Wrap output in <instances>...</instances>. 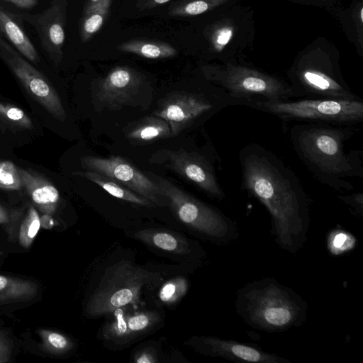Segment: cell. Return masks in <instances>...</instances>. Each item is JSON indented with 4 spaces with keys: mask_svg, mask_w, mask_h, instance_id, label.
Returning <instances> with one entry per match:
<instances>
[{
    "mask_svg": "<svg viewBox=\"0 0 363 363\" xmlns=\"http://www.w3.org/2000/svg\"><path fill=\"white\" fill-rule=\"evenodd\" d=\"M80 163L84 169L99 172L113 179L147 199L155 206L167 204L157 184L146 174L121 157L85 156L80 159Z\"/></svg>",
    "mask_w": 363,
    "mask_h": 363,
    "instance_id": "obj_11",
    "label": "cell"
},
{
    "mask_svg": "<svg viewBox=\"0 0 363 363\" xmlns=\"http://www.w3.org/2000/svg\"><path fill=\"white\" fill-rule=\"evenodd\" d=\"M113 318L104 324L101 337L116 346H123L150 333L161 321L155 311L126 312L120 308L114 311Z\"/></svg>",
    "mask_w": 363,
    "mask_h": 363,
    "instance_id": "obj_15",
    "label": "cell"
},
{
    "mask_svg": "<svg viewBox=\"0 0 363 363\" xmlns=\"http://www.w3.org/2000/svg\"><path fill=\"white\" fill-rule=\"evenodd\" d=\"M130 140L137 143H147L171 136V130L167 123L157 116L143 118L126 132Z\"/></svg>",
    "mask_w": 363,
    "mask_h": 363,
    "instance_id": "obj_23",
    "label": "cell"
},
{
    "mask_svg": "<svg viewBox=\"0 0 363 363\" xmlns=\"http://www.w3.org/2000/svg\"><path fill=\"white\" fill-rule=\"evenodd\" d=\"M233 106L245 105L216 85L212 91L172 93L162 99L154 113L167 123L173 137L196 120Z\"/></svg>",
    "mask_w": 363,
    "mask_h": 363,
    "instance_id": "obj_8",
    "label": "cell"
},
{
    "mask_svg": "<svg viewBox=\"0 0 363 363\" xmlns=\"http://www.w3.org/2000/svg\"><path fill=\"white\" fill-rule=\"evenodd\" d=\"M135 238L152 247L172 253L184 255L190 252L189 244L184 238L168 230L143 229L136 232Z\"/></svg>",
    "mask_w": 363,
    "mask_h": 363,
    "instance_id": "obj_21",
    "label": "cell"
},
{
    "mask_svg": "<svg viewBox=\"0 0 363 363\" xmlns=\"http://www.w3.org/2000/svg\"><path fill=\"white\" fill-rule=\"evenodd\" d=\"M10 216L2 206L0 205V224H4L9 222Z\"/></svg>",
    "mask_w": 363,
    "mask_h": 363,
    "instance_id": "obj_39",
    "label": "cell"
},
{
    "mask_svg": "<svg viewBox=\"0 0 363 363\" xmlns=\"http://www.w3.org/2000/svg\"><path fill=\"white\" fill-rule=\"evenodd\" d=\"M201 70L206 80L247 107L255 101L292 99L288 82L255 68L227 62L222 66H204Z\"/></svg>",
    "mask_w": 363,
    "mask_h": 363,
    "instance_id": "obj_6",
    "label": "cell"
},
{
    "mask_svg": "<svg viewBox=\"0 0 363 363\" xmlns=\"http://www.w3.org/2000/svg\"><path fill=\"white\" fill-rule=\"evenodd\" d=\"M21 187L18 167L11 161H0V189L18 190Z\"/></svg>",
    "mask_w": 363,
    "mask_h": 363,
    "instance_id": "obj_31",
    "label": "cell"
},
{
    "mask_svg": "<svg viewBox=\"0 0 363 363\" xmlns=\"http://www.w3.org/2000/svg\"><path fill=\"white\" fill-rule=\"evenodd\" d=\"M233 29L229 26L214 28L209 35V40L215 52H220L233 36Z\"/></svg>",
    "mask_w": 363,
    "mask_h": 363,
    "instance_id": "obj_32",
    "label": "cell"
},
{
    "mask_svg": "<svg viewBox=\"0 0 363 363\" xmlns=\"http://www.w3.org/2000/svg\"><path fill=\"white\" fill-rule=\"evenodd\" d=\"M290 81L292 99L352 100L359 98L330 65L299 62L291 73Z\"/></svg>",
    "mask_w": 363,
    "mask_h": 363,
    "instance_id": "obj_10",
    "label": "cell"
},
{
    "mask_svg": "<svg viewBox=\"0 0 363 363\" xmlns=\"http://www.w3.org/2000/svg\"><path fill=\"white\" fill-rule=\"evenodd\" d=\"M189 284L184 277L174 278L160 288L158 298L160 302L166 305H172L178 302L186 293Z\"/></svg>",
    "mask_w": 363,
    "mask_h": 363,
    "instance_id": "obj_28",
    "label": "cell"
},
{
    "mask_svg": "<svg viewBox=\"0 0 363 363\" xmlns=\"http://www.w3.org/2000/svg\"><path fill=\"white\" fill-rule=\"evenodd\" d=\"M40 226L45 229H50L55 225V221L52 217V215L43 213V215L40 217Z\"/></svg>",
    "mask_w": 363,
    "mask_h": 363,
    "instance_id": "obj_38",
    "label": "cell"
},
{
    "mask_svg": "<svg viewBox=\"0 0 363 363\" xmlns=\"http://www.w3.org/2000/svg\"><path fill=\"white\" fill-rule=\"evenodd\" d=\"M251 108L285 122L300 121L357 125L363 121V101L330 98H297L255 101Z\"/></svg>",
    "mask_w": 363,
    "mask_h": 363,
    "instance_id": "obj_5",
    "label": "cell"
},
{
    "mask_svg": "<svg viewBox=\"0 0 363 363\" xmlns=\"http://www.w3.org/2000/svg\"><path fill=\"white\" fill-rule=\"evenodd\" d=\"M22 186L43 213L53 215L60 201L57 189L48 179L31 169L18 167Z\"/></svg>",
    "mask_w": 363,
    "mask_h": 363,
    "instance_id": "obj_17",
    "label": "cell"
},
{
    "mask_svg": "<svg viewBox=\"0 0 363 363\" xmlns=\"http://www.w3.org/2000/svg\"><path fill=\"white\" fill-rule=\"evenodd\" d=\"M116 49L123 52L154 60L169 58L177 54V49L172 45L148 38L132 39L118 45Z\"/></svg>",
    "mask_w": 363,
    "mask_h": 363,
    "instance_id": "obj_22",
    "label": "cell"
},
{
    "mask_svg": "<svg viewBox=\"0 0 363 363\" xmlns=\"http://www.w3.org/2000/svg\"><path fill=\"white\" fill-rule=\"evenodd\" d=\"M67 5V0H52L41 13H19L22 19L34 28L43 49L55 66L63 58Z\"/></svg>",
    "mask_w": 363,
    "mask_h": 363,
    "instance_id": "obj_13",
    "label": "cell"
},
{
    "mask_svg": "<svg viewBox=\"0 0 363 363\" xmlns=\"http://www.w3.org/2000/svg\"><path fill=\"white\" fill-rule=\"evenodd\" d=\"M198 352L235 362L291 363L289 359L263 350L257 345L213 336H194L189 340Z\"/></svg>",
    "mask_w": 363,
    "mask_h": 363,
    "instance_id": "obj_14",
    "label": "cell"
},
{
    "mask_svg": "<svg viewBox=\"0 0 363 363\" xmlns=\"http://www.w3.org/2000/svg\"><path fill=\"white\" fill-rule=\"evenodd\" d=\"M113 0H86L79 21L81 41H89L98 33L109 15Z\"/></svg>",
    "mask_w": 363,
    "mask_h": 363,
    "instance_id": "obj_19",
    "label": "cell"
},
{
    "mask_svg": "<svg viewBox=\"0 0 363 363\" xmlns=\"http://www.w3.org/2000/svg\"><path fill=\"white\" fill-rule=\"evenodd\" d=\"M355 245L354 237L341 228L334 229L328 236V250L335 256L351 250Z\"/></svg>",
    "mask_w": 363,
    "mask_h": 363,
    "instance_id": "obj_29",
    "label": "cell"
},
{
    "mask_svg": "<svg viewBox=\"0 0 363 363\" xmlns=\"http://www.w3.org/2000/svg\"><path fill=\"white\" fill-rule=\"evenodd\" d=\"M133 362L136 363H157L160 360L155 348L145 347L136 351L133 356Z\"/></svg>",
    "mask_w": 363,
    "mask_h": 363,
    "instance_id": "obj_34",
    "label": "cell"
},
{
    "mask_svg": "<svg viewBox=\"0 0 363 363\" xmlns=\"http://www.w3.org/2000/svg\"><path fill=\"white\" fill-rule=\"evenodd\" d=\"M241 186L267 210L272 234L282 250L296 255L303 246L311 222V199L296 174L275 153L257 143L238 153Z\"/></svg>",
    "mask_w": 363,
    "mask_h": 363,
    "instance_id": "obj_1",
    "label": "cell"
},
{
    "mask_svg": "<svg viewBox=\"0 0 363 363\" xmlns=\"http://www.w3.org/2000/svg\"><path fill=\"white\" fill-rule=\"evenodd\" d=\"M11 345L10 340L0 331V363L10 361Z\"/></svg>",
    "mask_w": 363,
    "mask_h": 363,
    "instance_id": "obj_35",
    "label": "cell"
},
{
    "mask_svg": "<svg viewBox=\"0 0 363 363\" xmlns=\"http://www.w3.org/2000/svg\"><path fill=\"white\" fill-rule=\"evenodd\" d=\"M147 175L157 184L166 203L187 227L219 245H229L238 239L237 223L222 211L189 195L164 177L152 172Z\"/></svg>",
    "mask_w": 363,
    "mask_h": 363,
    "instance_id": "obj_4",
    "label": "cell"
},
{
    "mask_svg": "<svg viewBox=\"0 0 363 363\" xmlns=\"http://www.w3.org/2000/svg\"><path fill=\"white\" fill-rule=\"evenodd\" d=\"M289 122L286 133L291 145L311 175L337 191L353 190L350 179L363 177V152H347L345 145L357 125Z\"/></svg>",
    "mask_w": 363,
    "mask_h": 363,
    "instance_id": "obj_2",
    "label": "cell"
},
{
    "mask_svg": "<svg viewBox=\"0 0 363 363\" xmlns=\"http://www.w3.org/2000/svg\"><path fill=\"white\" fill-rule=\"evenodd\" d=\"M172 0H138L135 7L139 11L151 9L162 4H164Z\"/></svg>",
    "mask_w": 363,
    "mask_h": 363,
    "instance_id": "obj_36",
    "label": "cell"
},
{
    "mask_svg": "<svg viewBox=\"0 0 363 363\" xmlns=\"http://www.w3.org/2000/svg\"><path fill=\"white\" fill-rule=\"evenodd\" d=\"M0 58L40 105L56 119L65 121L63 104L50 82L1 35Z\"/></svg>",
    "mask_w": 363,
    "mask_h": 363,
    "instance_id": "obj_9",
    "label": "cell"
},
{
    "mask_svg": "<svg viewBox=\"0 0 363 363\" xmlns=\"http://www.w3.org/2000/svg\"><path fill=\"white\" fill-rule=\"evenodd\" d=\"M40 227L38 213L35 208L30 206L20 225L18 233L20 245L25 248L30 247Z\"/></svg>",
    "mask_w": 363,
    "mask_h": 363,
    "instance_id": "obj_26",
    "label": "cell"
},
{
    "mask_svg": "<svg viewBox=\"0 0 363 363\" xmlns=\"http://www.w3.org/2000/svg\"><path fill=\"white\" fill-rule=\"evenodd\" d=\"M72 174L95 183L109 194L119 199L147 208L155 207V206L147 199L132 191L113 179L99 172L91 170L76 171L73 172Z\"/></svg>",
    "mask_w": 363,
    "mask_h": 363,
    "instance_id": "obj_20",
    "label": "cell"
},
{
    "mask_svg": "<svg viewBox=\"0 0 363 363\" xmlns=\"http://www.w3.org/2000/svg\"><path fill=\"white\" fill-rule=\"evenodd\" d=\"M337 198L347 205L356 216H363V194L356 192L350 194H337Z\"/></svg>",
    "mask_w": 363,
    "mask_h": 363,
    "instance_id": "obj_33",
    "label": "cell"
},
{
    "mask_svg": "<svg viewBox=\"0 0 363 363\" xmlns=\"http://www.w3.org/2000/svg\"><path fill=\"white\" fill-rule=\"evenodd\" d=\"M21 9H30L35 7L38 3V0H3Z\"/></svg>",
    "mask_w": 363,
    "mask_h": 363,
    "instance_id": "obj_37",
    "label": "cell"
},
{
    "mask_svg": "<svg viewBox=\"0 0 363 363\" xmlns=\"http://www.w3.org/2000/svg\"><path fill=\"white\" fill-rule=\"evenodd\" d=\"M38 333L42 339L43 347L51 354H65L73 347L72 340L63 334L46 329L39 330Z\"/></svg>",
    "mask_w": 363,
    "mask_h": 363,
    "instance_id": "obj_27",
    "label": "cell"
},
{
    "mask_svg": "<svg viewBox=\"0 0 363 363\" xmlns=\"http://www.w3.org/2000/svg\"><path fill=\"white\" fill-rule=\"evenodd\" d=\"M144 83V76L128 66H116L97 85L96 97L105 107L120 109L129 104Z\"/></svg>",
    "mask_w": 363,
    "mask_h": 363,
    "instance_id": "obj_16",
    "label": "cell"
},
{
    "mask_svg": "<svg viewBox=\"0 0 363 363\" xmlns=\"http://www.w3.org/2000/svg\"><path fill=\"white\" fill-rule=\"evenodd\" d=\"M0 118L6 122L23 129H31L33 123L30 117L21 108L0 102Z\"/></svg>",
    "mask_w": 363,
    "mask_h": 363,
    "instance_id": "obj_30",
    "label": "cell"
},
{
    "mask_svg": "<svg viewBox=\"0 0 363 363\" xmlns=\"http://www.w3.org/2000/svg\"><path fill=\"white\" fill-rule=\"evenodd\" d=\"M38 291L33 281L0 275V303L27 301L35 296Z\"/></svg>",
    "mask_w": 363,
    "mask_h": 363,
    "instance_id": "obj_24",
    "label": "cell"
},
{
    "mask_svg": "<svg viewBox=\"0 0 363 363\" xmlns=\"http://www.w3.org/2000/svg\"><path fill=\"white\" fill-rule=\"evenodd\" d=\"M230 0H179L172 4L168 13L172 16H197L209 11Z\"/></svg>",
    "mask_w": 363,
    "mask_h": 363,
    "instance_id": "obj_25",
    "label": "cell"
},
{
    "mask_svg": "<svg viewBox=\"0 0 363 363\" xmlns=\"http://www.w3.org/2000/svg\"><path fill=\"white\" fill-rule=\"evenodd\" d=\"M155 274L128 262H120L108 268L86 306L89 317L111 315L118 309L140 301L143 288Z\"/></svg>",
    "mask_w": 363,
    "mask_h": 363,
    "instance_id": "obj_7",
    "label": "cell"
},
{
    "mask_svg": "<svg viewBox=\"0 0 363 363\" xmlns=\"http://www.w3.org/2000/svg\"><path fill=\"white\" fill-rule=\"evenodd\" d=\"M163 159L167 167L197 186L210 196L223 200L225 193L216 176L214 161L196 151L188 152L162 150Z\"/></svg>",
    "mask_w": 363,
    "mask_h": 363,
    "instance_id": "obj_12",
    "label": "cell"
},
{
    "mask_svg": "<svg viewBox=\"0 0 363 363\" xmlns=\"http://www.w3.org/2000/svg\"><path fill=\"white\" fill-rule=\"evenodd\" d=\"M19 13L0 6V35L28 61L36 63L38 54L26 33Z\"/></svg>",
    "mask_w": 363,
    "mask_h": 363,
    "instance_id": "obj_18",
    "label": "cell"
},
{
    "mask_svg": "<svg viewBox=\"0 0 363 363\" xmlns=\"http://www.w3.org/2000/svg\"><path fill=\"white\" fill-rule=\"evenodd\" d=\"M237 314L248 326L268 333H281L301 326L308 303L292 289L274 277L246 283L236 293Z\"/></svg>",
    "mask_w": 363,
    "mask_h": 363,
    "instance_id": "obj_3",
    "label": "cell"
}]
</instances>
